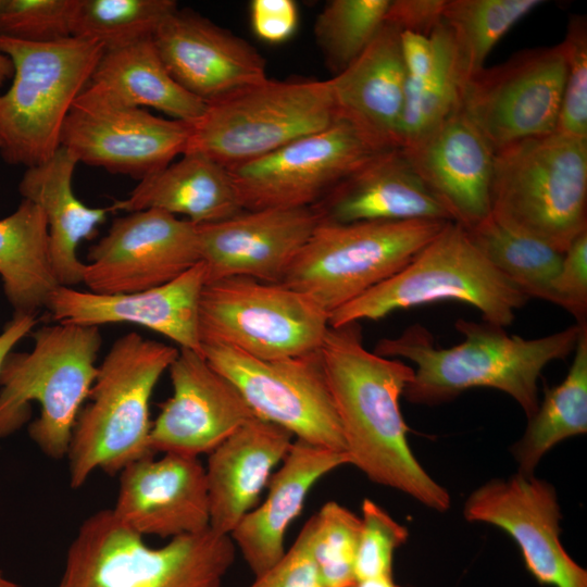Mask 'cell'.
Returning a JSON list of instances; mask_svg holds the SVG:
<instances>
[{
    "label": "cell",
    "mask_w": 587,
    "mask_h": 587,
    "mask_svg": "<svg viewBox=\"0 0 587 587\" xmlns=\"http://www.w3.org/2000/svg\"><path fill=\"white\" fill-rule=\"evenodd\" d=\"M319 351L350 464L378 485L447 511L450 495L414 457L400 410L413 367L369 351L360 322L329 326Z\"/></svg>",
    "instance_id": "cell-1"
},
{
    "label": "cell",
    "mask_w": 587,
    "mask_h": 587,
    "mask_svg": "<svg viewBox=\"0 0 587 587\" xmlns=\"http://www.w3.org/2000/svg\"><path fill=\"white\" fill-rule=\"evenodd\" d=\"M586 325L575 323L551 335L526 339L487 322L459 319L455 329L463 340L450 348H438L433 334L416 323L396 337L379 339L374 352L415 365L403 391L411 403L440 404L465 390L486 387L509 395L529 419L539 405L542 370L574 353Z\"/></svg>",
    "instance_id": "cell-2"
},
{
    "label": "cell",
    "mask_w": 587,
    "mask_h": 587,
    "mask_svg": "<svg viewBox=\"0 0 587 587\" xmlns=\"http://www.w3.org/2000/svg\"><path fill=\"white\" fill-rule=\"evenodd\" d=\"M177 353L176 348L137 333L114 341L98 366L90 402L74 425L67 452L73 488L84 485L96 470L113 474L153 455L149 402Z\"/></svg>",
    "instance_id": "cell-3"
},
{
    "label": "cell",
    "mask_w": 587,
    "mask_h": 587,
    "mask_svg": "<svg viewBox=\"0 0 587 587\" xmlns=\"http://www.w3.org/2000/svg\"><path fill=\"white\" fill-rule=\"evenodd\" d=\"M28 352H10L0 369V438L23 426L30 403L40 414L28 427L33 441L52 459L67 455L74 425L98 373L102 344L97 326L57 322L33 333Z\"/></svg>",
    "instance_id": "cell-4"
},
{
    "label": "cell",
    "mask_w": 587,
    "mask_h": 587,
    "mask_svg": "<svg viewBox=\"0 0 587 587\" xmlns=\"http://www.w3.org/2000/svg\"><path fill=\"white\" fill-rule=\"evenodd\" d=\"M235 552L232 538L211 528L153 548L100 510L80 525L57 587H222Z\"/></svg>",
    "instance_id": "cell-5"
},
{
    "label": "cell",
    "mask_w": 587,
    "mask_h": 587,
    "mask_svg": "<svg viewBox=\"0 0 587 587\" xmlns=\"http://www.w3.org/2000/svg\"><path fill=\"white\" fill-rule=\"evenodd\" d=\"M587 139L558 133L495 152L491 217L563 253L587 230Z\"/></svg>",
    "instance_id": "cell-6"
},
{
    "label": "cell",
    "mask_w": 587,
    "mask_h": 587,
    "mask_svg": "<svg viewBox=\"0 0 587 587\" xmlns=\"http://www.w3.org/2000/svg\"><path fill=\"white\" fill-rule=\"evenodd\" d=\"M472 241L467 230L447 222L399 272L329 314L330 327L439 301L477 309L484 322L507 327L528 301Z\"/></svg>",
    "instance_id": "cell-7"
},
{
    "label": "cell",
    "mask_w": 587,
    "mask_h": 587,
    "mask_svg": "<svg viewBox=\"0 0 587 587\" xmlns=\"http://www.w3.org/2000/svg\"><path fill=\"white\" fill-rule=\"evenodd\" d=\"M13 64L10 88L0 93V154L26 168L47 162L61 147V132L104 49L70 37L34 43L0 37Z\"/></svg>",
    "instance_id": "cell-8"
},
{
    "label": "cell",
    "mask_w": 587,
    "mask_h": 587,
    "mask_svg": "<svg viewBox=\"0 0 587 587\" xmlns=\"http://www.w3.org/2000/svg\"><path fill=\"white\" fill-rule=\"evenodd\" d=\"M338 120L329 80H271L207 103L190 124L185 153L225 168L262 158Z\"/></svg>",
    "instance_id": "cell-9"
},
{
    "label": "cell",
    "mask_w": 587,
    "mask_h": 587,
    "mask_svg": "<svg viewBox=\"0 0 587 587\" xmlns=\"http://www.w3.org/2000/svg\"><path fill=\"white\" fill-rule=\"evenodd\" d=\"M447 222H322L280 284L330 314L405 266Z\"/></svg>",
    "instance_id": "cell-10"
},
{
    "label": "cell",
    "mask_w": 587,
    "mask_h": 587,
    "mask_svg": "<svg viewBox=\"0 0 587 587\" xmlns=\"http://www.w3.org/2000/svg\"><path fill=\"white\" fill-rule=\"evenodd\" d=\"M329 314L283 284L234 276L204 285L199 300L201 344L230 346L260 360L315 352Z\"/></svg>",
    "instance_id": "cell-11"
},
{
    "label": "cell",
    "mask_w": 587,
    "mask_h": 587,
    "mask_svg": "<svg viewBox=\"0 0 587 587\" xmlns=\"http://www.w3.org/2000/svg\"><path fill=\"white\" fill-rule=\"evenodd\" d=\"M319 350L260 360L230 346L201 344L202 355L238 389L255 417L285 428L296 439L346 452Z\"/></svg>",
    "instance_id": "cell-12"
},
{
    "label": "cell",
    "mask_w": 587,
    "mask_h": 587,
    "mask_svg": "<svg viewBox=\"0 0 587 587\" xmlns=\"http://www.w3.org/2000/svg\"><path fill=\"white\" fill-rule=\"evenodd\" d=\"M565 80L561 45L527 49L464 84L461 111L495 152L555 133Z\"/></svg>",
    "instance_id": "cell-13"
},
{
    "label": "cell",
    "mask_w": 587,
    "mask_h": 587,
    "mask_svg": "<svg viewBox=\"0 0 587 587\" xmlns=\"http://www.w3.org/2000/svg\"><path fill=\"white\" fill-rule=\"evenodd\" d=\"M377 152L337 121L228 172L243 211L311 207Z\"/></svg>",
    "instance_id": "cell-14"
},
{
    "label": "cell",
    "mask_w": 587,
    "mask_h": 587,
    "mask_svg": "<svg viewBox=\"0 0 587 587\" xmlns=\"http://www.w3.org/2000/svg\"><path fill=\"white\" fill-rule=\"evenodd\" d=\"M189 132L186 122L80 92L65 117L61 147L77 163L141 180L184 153Z\"/></svg>",
    "instance_id": "cell-15"
},
{
    "label": "cell",
    "mask_w": 587,
    "mask_h": 587,
    "mask_svg": "<svg viewBox=\"0 0 587 587\" xmlns=\"http://www.w3.org/2000/svg\"><path fill=\"white\" fill-rule=\"evenodd\" d=\"M83 283L89 291L130 294L164 285L200 262L197 228L157 209L115 218L93 245Z\"/></svg>",
    "instance_id": "cell-16"
},
{
    "label": "cell",
    "mask_w": 587,
    "mask_h": 587,
    "mask_svg": "<svg viewBox=\"0 0 587 587\" xmlns=\"http://www.w3.org/2000/svg\"><path fill=\"white\" fill-rule=\"evenodd\" d=\"M463 515L469 522L491 524L509 534L540 585L587 587V571L561 544L560 505L548 482L520 473L491 479L469 496Z\"/></svg>",
    "instance_id": "cell-17"
},
{
    "label": "cell",
    "mask_w": 587,
    "mask_h": 587,
    "mask_svg": "<svg viewBox=\"0 0 587 587\" xmlns=\"http://www.w3.org/2000/svg\"><path fill=\"white\" fill-rule=\"evenodd\" d=\"M322 222L311 205L241 211L223 221L196 225L205 284L234 276L280 284Z\"/></svg>",
    "instance_id": "cell-18"
},
{
    "label": "cell",
    "mask_w": 587,
    "mask_h": 587,
    "mask_svg": "<svg viewBox=\"0 0 587 587\" xmlns=\"http://www.w3.org/2000/svg\"><path fill=\"white\" fill-rule=\"evenodd\" d=\"M168 372L173 395L151 425L152 453L198 458L255 417L238 389L201 353L180 348Z\"/></svg>",
    "instance_id": "cell-19"
},
{
    "label": "cell",
    "mask_w": 587,
    "mask_h": 587,
    "mask_svg": "<svg viewBox=\"0 0 587 587\" xmlns=\"http://www.w3.org/2000/svg\"><path fill=\"white\" fill-rule=\"evenodd\" d=\"M152 41L172 77L205 103L267 79L250 43L188 9L170 13Z\"/></svg>",
    "instance_id": "cell-20"
},
{
    "label": "cell",
    "mask_w": 587,
    "mask_h": 587,
    "mask_svg": "<svg viewBox=\"0 0 587 587\" xmlns=\"http://www.w3.org/2000/svg\"><path fill=\"white\" fill-rule=\"evenodd\" d=\"M114 516L140 536L175 538L210 528L205 470L198 458L164 453L121 471Z\"/></svg>",
    "instance_id": "cell-21"
},
{
    "label": "cell",
    "mask_w": 587,
    "mask_h": 587,
    "mask_svg": "<svg viewBox=\"0 0 587 587\" xmlns=\"http://www.w3.org/2000/svg\"><path fill=\"white\" fill-rule=\"evenodd\" d=\"M205 283L200 261L175 279L138 292L104 295L58 286L46 308L55 322L97 327L132 323L201 353L198 315Z\"/></svg>",
    "instance_id": "cell-22"
},
{
    "label": "cell",
    "mask_w": 587,
    "mask_h": 587,
    "mask_svg": "<svg viewBox=\"0 0 587 587\" xmlns=\"http://www.w3.org/2000/svg\"><path fill=\"white\" fill-rule=\"evenodd\" d=\"M401 149L452 222L470 229L491 216L495 150L461 109Z\"/></svg>",
    "instance_id": "cell-23"
},
{
    "label": "cell",
    "mask_w": 587,
    "mask_h": 587,
    "mask_svg": "<svg viewBox=\"0 0 587 587\" xmlns=\"http://www.w3.org/2000/svg\"><path fill=\"white\" fill-rule=\"evenodd\" d=\"M400 33L385 22L367 48L328 79L338 120L377 151L400 148L407 79Z\"/></svg>",
    "instance_id": "cell-24"
},
{
    "label": "cell",
    "mask_w": 587,
    "mask_h": 587,
    "mask_svg": "<svg viewBox=\"0 0 587 587\" xmlns=\"http://www.w3.org/2000/svg\"><path fill=\"white\" fill-rule=\"evenodd\" d=\"M314 207L327 223L452 222L401 148L375 153Z\"/></svg>",
    "instance_id": "cell-25"
},
{
    "label": "cell",
    "mask_w": 587,
    "mask_h": 587,
    "mask_svg": "<svg viewBox=\"0 0 587 587\" xmlns=\"http://www.w3.org/2000/svg\"><path fill=\"white\" fill-rule=\"evenodd\" d=\"M345 464H350L347 452L292 441L282 466L270 478L265 500L249 511L229 535L254 576L285 554L286 532L301 513L312 487Z\"/></svg>",
    "instance_id": "cell-26"
},
{
    "label": "cell",
    "mask_w": 587,
    "mask_h": 587,
    "mask_svg": "<svg viewBox=\"0 0 587 587\" xmlns=\"http://www.w3.org/2000/svg\"><path fill=\"white\" fill-rule=\"evenodd\" d=\"M292 438L285 428L253 417L209 453L204 470L213 532L229 536L253 509Z\"/></svg>",
    "instance_id": "cell-27"
},
{
    "label": "cell",
    "mask_w": 587,
    "mask_h": 587,
    "mask_svg": "<svg viewBox=\"0 0 587 587\" xmlns=\"http://www.w3.org/2000/svg\"><path fill=\"white\" fill-rule=\"evenodd\" d=\"M77 161L63 147L47 162L28 167L18 184L23 199L41 208L49 235V253L60 286L83 283L85 263L77 255L78 243L89 239L105 220L109 208H90L72 187Z\"/></svg>",
    "instance_id": "cell-28"
},
{
    "label": "cell",
    "mask_w": 587,
    "mask_h": 587,
    "mask_svg": "<svg viewBox=\"0 0 587 587\" xmlns=\"http://www.w3.org/2000/svg\"><path fill=\"white\" fill-rule=\"evenodd\" d=\"M147 209L185 215L195 225L223 221L243 211L228 170L196 153L182 154L180 160L139 180L128 197L114 201L109 211Z\"/></svg>",
    "instance_id": "cell-29"
},
{
    "label": "cell",
    "mask_w": 587,
    "mask_h": 587,
    "mask_svg": "<svg viewBox=\"0 0 587 587\" xmlns=\"http://www.w3.org/2000/svg\"><path fill=\"white\" fill-rule=\"evenodd\" d=\"M82 93L117 105L153 108L188 124L207 108L172 77L152 39L104 51Z\"/></svg>",
    "instance_id": "cell-30"
},
{
    "label": "cell",
    "mask_w": 587,
    "mask_h": 587,
    "mask_svg": "<svg viewBox=\"0 0 587 587\" xmlns=\"http://www.w3.org/2000/svg\"><path fill=\"white\" fill-rule=\"evenodd\" d=\"M0 277L15 314L36 315L60 286L50 261L46 215L29 200L0 220Z\"/></svg>",
    "instance_id": "cell-31"
},
{
    "label": "cell",
    "mask_w": 587,
    "mask_h": 587,
    "mask_svg": "<svg viewBox=\"0 0 587 587\" xmlns=\"http://www.w3.org/2000/svg\"><path fill=\"white\" fill-rule=\"evenodd\" d=\"M587 433V325L565 378L546 389L522 438L512 447L519 473L533 475L541 458L562 440Z\"/></svg>",
    "instance_id": "cell-32"
},
{
    "label": "cell",
    "mask_w": 587,
    "mask_h": 587,
    "mask_svg": "<svg viewBox=\"0 0 587 587\" xmlns=\"http://www.w3.org/2000/svg\"><path fill=\"white\" fill-rule=\"evenodd\" d=\"M429 37L434 47L430 70L419 79H405L400 148L416 143L459 110L467 80L453 35L447 25L442 22Z\"/></svg>",
    "instance_id": "cell-33"
},
{
    "label": "cell",
    "mask_w": 587,
    "mask_h": 587,
    "mask_svg": "<svg viewBox=\"0 0 587 587\" xmlns=\"http://www.w3.org/2000/svg\"><path fill=\"white\" fill-rule=\"evenodd\" d=\"M466 230L492 266L525 296L554 303L553 284L563 253L491 216Z\"/></svg>",
    "instance_id": "cell-34"
},
{
    "label": "cell",
    "mask_w": 587,
    "mask_h": 587,
    "mask_svg": "<svg viewBox=\"0 0 587 587\" xmlns=\"http://www.w3.org/2000/svg\"><path fill=\"white\" fill-rule=\"evenodd\" d=\"M541 0H446L444 24L451 30L467 79L485 67L496 43Z\"/></svg>",
    "instance_id": "cell-35"
},
{
    "label": "cell",
    "mask_w": 587,
    "mask_h": 587,
    "mask_svg": "<svg viewBox=\"0 0 587 587\" xmlns=\"http://www.w3.org/2000/svg\"><path fill=\"white\" fill-rule=\"evenodd\" d=\"M174 0H78L72 36L93 40L104 51L152 39L174 10Z\"/></svg>",
    "instance_id": "cell-36"
},
{
    "label": "cell",
    "mask_w": 587,
    "mask_h": 587,
    "mask_svg": "<svg viewBox=\"0 0 587 587\" xmlns=\"http://www.w3.org/2000/svg\"><path fill=\"white\" fill-rule=\"evenodd\" d=\"M390 0H330L319 13L314 36L334 75L349 66L373 41Z\"/></svg>",
    "instance_id": "cell-37"
},
{
    "label": "cell",
    "mask_w": 587,
    "mask_h": 587,
    "mask_svg": "<svg viewBox=\"0 0 587 587\" xmlns=\"http://www.w3.org/2000/svg\"><path fill=\"white\" fill-rule=\"evenodd\" d=\"M310 520L311 553L324 586L354 587L361 517L328 501Z\"/></svg>",
    "instance_id": "cell-38"
},
{
    "label": "cell",
    "mask_w": 587,
    "mask_h": 587,
    "mask_svg": "<svg viewBox=\"0 0 587 587\" xmlns=\"http://www.w3.org/2000/svg\"><path fill=\"white\" fill-rule=\"evenodd\" d=\"M78 0H0V37L48 43L72 36Z\"/></svg>",
    "instance_id": "cell-39"
},
{
    "label": "cell",
    "mask_w": 587,
    "mask_h": 587,
    "mask_svg": "<svg viewBox=\"0 0 587 587\" xmlns=\"http://www.w3.org/2000/svg\"><path fill=\"white\" fill-rule=\"evenodd\" d=\"M565 61V80L555 133L587 139V23L571 18L560 43Z\"/></svg>",
    "instance_id": "cell-40"
},
{
    "label": "cell",
    "mask_w": 587,
    "mask_h": 587,
    "mask_svg": "<svg viewBox=\"0 0 587 587\" xmlns=\"http://www.w3.org/2000/svg\"><path fill=\"white\" fill-rule=\"evenodd\" d=\"M361 511L354 566L357 579L392 576L394 554L408 540V528L367 498L363 500Z\"/></svg>",
    "instance_id": "cell-41"
},
{
    "label": "cell",
    "mask_w": 587,
    "mask_h": 587,
    "mask_svg": "<svg viewBox=\"0 0 587 587\" xmlns=\"http://www.w3.org/2000/svg\"><path fill=\"white\" fill-rule=\"evenodd\" d=\"M311 535L309 519L282 559L248 587H325L311 553Z\"/></svg>",
    "instance_id": "cell-42"
},
{
    "label": "cell",
    "mask_w": 587,
    "mask_h": 587,
    "mask_svg": "<svg viewBox=\"0 0 587 587\" xmlns=\"http://www.w3.org/2000/svg\"><path fill=\"white\" fill-rule=\"evenodd\" d=\"M553 294V304L570 312L576 323H587V230L563 252Z\"/></svg>",
    "instance_id": "cell-43"
},
{
    "label": "cell",
    "mask_w": 587,
    "mask_h": 587,
    "mask_svg": "<svg viewBox=\"0 0 587 587\" xmlns=\"http://www.w3.org/2000/svg\"><path fill=\"white\" fill-rule=\"evenodd\" d=\"M250 21L261 40L284 42L297 28L298 8L292 0H253L250 3Z\"/></svg>",
    "instance_id": "cell-44"
},
{
    "label": "cell",
    "mask_w": 587,
    "mask_h": 587,
    "mask_svg": "<svg viewBox=\"0 0 587 587\" xmlns=\"http://www.w3.org/2000/svg\"><path fill=\"white\" fill-rule=\"evenodd\" d=\"M446 0H391L386 23L400 32H411L429 37L444 22Z\"/></svg>",
    "instance_id": "cell-45"
},
{
    "label": "cell",
    "mask_w": 587,
    "mask_h": 587,
    "mask_svg": "<svg viewBox=\"0 0 587 587\" xmlns=\"http://www.w3.org/2000/svg\"><path fill=\"white\" fill-rule=\"evenodd\" d=\"M400 45L407 79L415 80L425 76L430 70L434 59L430 37L401 32Z\"/></svg>",
    "instance_id": "cell-46"
},
{
    "label": "cell",
    "mask_w": 587,
    "mask_h": 587,
    "mask_svg": "<svg viewBox=\"0 0 587 587\" xmlns=\"http://www.w3.org/2000/svg\"><path fill=\"white\" fill-rule=\"evenodd\" d=\"M36 315L15 314L0 334V369L12 348L36 325Z\"/></svg>",
    "instance_id": "cell-47"
},
{
    "label": "cell",
    "mask_w": 587,
    "mask_h": 587,
    "mask_svg": "<svg viewBox=\"0 0 587 587\" xmlns=\"http://www.w3.org/2000/svg\"><path fill=\"white\" fill-rule=\"evenodd\" d=\"M354 587H401L392 576H378L358 580Z\"/></svg>",
    "instance_id": "cell-48"
},
{
    "label": "cell",
    "mask_w": 587,
    "mask_h": 587,
    "mask_svg": "<svg viewBox=\"0 0 587 587\" xmlns=\"http://www.w3.org/2000/svg\"><path fill=\"white\" fill-rule=\"evenodd\" d=\"M13 64L10 58L0 51V88L13 77Z\"/></svg>",
    "instance_id": "cell-49"
},
{
    "label": "cell",
    "mask_w": 587,
    "mask_h": 587,
    "mask_svg": "<svg viewBox=\"0 0 587 587\" xmlns=\"http://www.w3.org/2000/svg\"><path fill=\"white\" fill-rule=\"evenodd\" d=\"M15 583L8 580L2 576V573L0 572V587H12Z\"/></svg>",
    "instance_id": "cell-50"
},
{
    "label": "cell",
    "mask_w": 587,
    "mask_h": 587,
    "mask_svg": "<svg viewBox=\"0 0 587 587\" xmlns=\"http://www.w3.org/2000/svg\"><path fill=\"white\" fill-rule=\"evenodd\" d=\"M13 587H20V586L15 585V586H13Z\"/></svg>",
    "instance_id": "cell-51"
}]
</instances>
